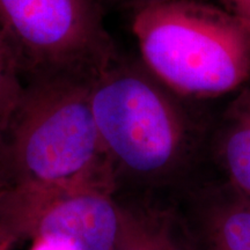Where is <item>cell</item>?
Wrapping results in <instances>:
<instances>
[{"label": "cell", "instance_id": "obj_1", "mask_svg": "<svg viewBox=\"0 0 250 250\" xmlns=\"http://www.w3.org/2000/svg\"><path fill=\"white\" fill-rule=\"evenodd\" d=\"M90 99L117 192L175 198L197 180L210 127L139 58L117 51L93 76Z\"/></svg>", "mask_w": 250, "mask_h": 250}, {"label": "cell", "instance_id": "obj_2", "mask_svg": "<svg viewBox=\"0 0 250 250\" xmlns=\"http://www.w3.org/2000/svg\"><path fill=\"white\" fill-rule=\"evenodd\" d=\"M92 78L61 73L24 83L0 149L5 190L39 197L85 187L115 189L93 112Z\"/></svg>", "mask_w": 250, "mask_h": 250}, {"label": "cell", "instance_id": "obj_3", "mask_svg": "<svg viewBox=\"0 0 250 250\" xmlns=\"http://www.w3.org/2000/svg\"><path fill=\"white\" fill-rule=\"evenodd\" d=\"M139 59L191 101L243 88L250 79V30L204 0H160L133 9Z\"/></svg>", "mask_w": 250, "mask_h": 250}, {"label": "cell", "instance_id": "obj_4", "mask_svg": "<svg viewBox=\"0 0 250 250\" xmlns=\"http://www.w3.org/2000/svg\"><path fill=\"white\" fill-rule=\"evenodd\" d=\"M103 9V0H0V34L24 83L101 70L117 52Z\"/></svg>", "mask_w": 250, "mask_h": 250}, {"label": "cell", "instance_id": "obj_5", "mask_svg": "<svg viewBox=\"0 0 250 250\" xmlns=\"http://www.w3.org/2000/svg\"><path fill=\"white\" fill-rule=\"evenodd\" d=\"M0 199L30 237L67 242L76 250H112L121 227L122 199L112 187H85L27 197L2 190Z\"/></svg>", "mask_w": 250, "mask_h": 250}, {"label": "cell", "instance_id": "obj_6", "mask_svg": "<svg viewBox=\"0 0 250 250\" xmlns=\"http://www.w3.org/2000/svg\"><path fill=\"white\" fill-rule=\"evenodd\" d=\"M174 201L196 250H250V197L232 184L198 177Z\"/></svg>", "mask_w": 250, "mask_h": 250}, {"label": "cell", "instance_id": "obj_7", "mask_svg": "<svg viewBox=\"0 0 250 250\" xmlns=\"http://www.w3.org/2000/svg\"><path fill=\"white\" fill-rule=\"evenodd\" d=\"M117 193L122 217L112 250H196L174 199Z\"/></svg>", "mask_w": 250, "mask_h": 250}, {"label": "cell", "instance_id": "obj_8", "mask_svg": "<svg viewBox=\"0 0 250 250\" xmlns=\"http://www.w3.org/2000/svg\"><path fill=\"white\" fill-rule=\"evenodd\" d=\"M206 155L221 179L250 197V86L241 88L210 131Z\"/></svg>", "mask_w": 250, "mask_h": 250}, {"label": "cell", "instance_id": "obj_9", "mask_svg": "<svg viewBox=\"0 0 250 250\" xmlns=\"http://www.w3.org/2000/svg\"><path fill=\"white\" fill-rule=\"evenodd\" d=\"M23 86L24 80L17 62L0 34V149Z\"/></svg>", "mask_w": 250, "mask_h": 250}, {"label": "cell", "instance_id": "obj_10", "mask_svg": "<svg viewBox=\"0 0 250 250\" xmlns=\"http://www.w3.org/2000/svg\"><path fill=\"white\" fill-rule=\"evenodd\" d=\"M26 237H29V234L24 225L0 206V250H13Z\"/></svg>", "mask_w": 250, "mask_h": 250}, {"label": "cell", "instance_id": "obj_11", "mask_svg": "<svg viewBox=\"0 0 250 250\" xmlns=\"http://www.w3.org/2000/svg\"><path fill=\"white\" fill-rule=\"evenodd\" d=\"M225 11L240 20L250 30V0H219Z\"/></svg>", "mask_w": 250, "mask_h": 250}, {"label": "cell", "instance_id": "obj_12", "mask_svg": "<svg viewBox=\"0 0 250 250\" xmlns=\"http://www.w3.org/2000/svg\"><path fill=\"white\" fill-rule=\"evenodd\" d=\"M31 250H76L67 242L54 241V240H36Z\"/></svg>", "mask_w": 250, "mask_h": 250}, {"label": "cell", "instance_id": "obj_13", "mask_svg": "<svg viewBox=\"0 0 250 250\" xmlns=\"http://www.w3.org/2000/svg\"><path fill=\"white\" fill-rule=\"evenodd\" d=\"M116 1L121 2V4L126 5L131 7L132 9L139 8L144 5L151 4V2H155V1H160V0H116Z\"/></svg>", "mask_w": 250, "mask_h": 250}, {"label": "cell", "instance_id": "obj_14", "mask_svg": "<svg viewBox=\"0 0 250 250\" xmlns=\"http://www.w3.org/2000/svg\"><path fill=\"white\" fill-rule=\"evenodd\" d=\"M2 189H4V186H2V182H1V180H0V192L2 191Z\"/></svg>", "mask_w": 250, "mask_h": 250}]
</instances>
